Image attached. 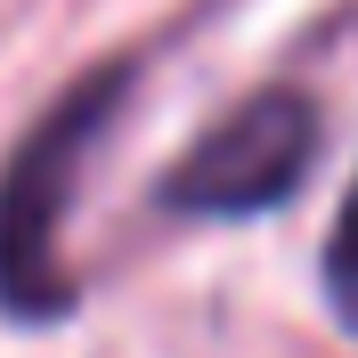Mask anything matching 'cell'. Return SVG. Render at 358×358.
I'll use <instances>...</instances> for the list:
<instances>
[{"instance_id":"3957f363","label":"cell","mask_w":358,"mask_h":358,"mask_svg":"<svg viewBox=\"0 0 358 358\" xmlns=\"http://www.w3.org/2000/svg\"><path fill=\"white\" fill-rule=\"evenodd\" d=\"M326 301H334V317L358 334V179H350V196L334 212V236H326Z\"/></svg>"},{"instance_id":"6da1fadb","label":"cell","mask_w":358,"mask_h":358,"mask_svg":"<svg viewBox=\"0 0 358 358\" xmlns=\"http://www.w3.org/2000/svg\"><path fill=\"white\" fill-rule=\"evenodd\" d=\"M138 66H98L73 82L57 106L17 138V155L0 163V310L17 326H57L73 310V277L57 261V220L73 203V179L90 171L98 138L114 131V114L131 98Z\"/></svg>"},{"instance_id":"7a4b0ae2","label":"cell","mask_w":358,"mask_h":358,"mask_svg":"<svg viewBox=\"0 0 358 358\" xmlns=\"http://www.w3.org/2000/svg\"><path fill=\"white\" fill-rule=\"evenodd\" d=\"M317 147H326V114L310 90H252L163 171V203L179 220H261L293 203V187L317 171Z\"/></svg>"}]
</instances>
